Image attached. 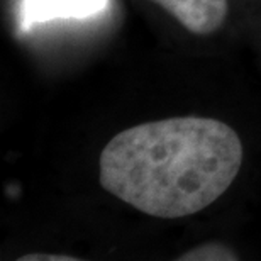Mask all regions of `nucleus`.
I'll return each mask as SVG.
<instances>
[{
	"label": "nucleus",
	"mask_w": 261,
	"mask_h": 261,
	"mask_svg": "<svg viewBox=\"0 0 261 261\" xmlns=\"http://www.w3.org/2000/svg\"><path fill=\"white\" fill-rule=\"evenodd\" d=\"M243 144L226 122L171 117L121 130L100 153L102 189L151 217L180 219L224 195L241 170Z\"/></svg>",
	"instance_id": "1"
},
{
	"label": "nucleus",
	"mask_w": 261,
	"mask_h": 261,
	"mask_svg": "<svg viewBox=\"0 0 261 261\" xmlns=\"http://www.w3.org/2000/svg\"><path fill=\"white\" fill-rule=\"evenodd\" d=\"M109 0H20L19 29L28 33L34 25L58 19H87L100 14Z\"/></svg>",
	"instance_id": "2"
},
{
	"label": "nucleus",
	"mask_w": 261,
	"mask_h": 261,
	"mask_svg": "<svg viewBox=\"0 0 261 261\" xmlns=\"http://www.w3.org/2000/svg\"><path fill=\"white\" fill-rule=\"evenodd\" d=\"M194 34H212L227 17V0H151Z\"/></svg>",
	"instance_id": "3"
},
{
	"label": "nucleus",
	"mask_w": 261,
	"mask_h": 261,
	"mask_svg": "<svg viewBox=\"0 0 261 261\" xmlns=\"http://www.w3.org/2000/svg\"><path fill=\"white\" fill-rule=\"evenodd\" d=\"M239 256L236 251L217 241L203 243L200 246H195L180 254L178 261H236Z\"/></svg>",
	"instance_id": "4"
},
{
	"label": "nucleus",
	"mask_w": 261,
	"mask_h": 261,
	"mask_svg": "<svg viewBox=\"0 0 261 261\" xmlns=\"http://www.w3.org/2000/svg\"><path fill=\"white\" fill-rule=\"evenodd\" d=\"M20 261H78L75 256H66V254H44V253H31L25 256H20Z\"/></svg>",
	"instance_id": "5"
}]
</instances>
